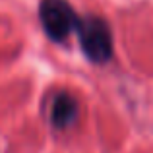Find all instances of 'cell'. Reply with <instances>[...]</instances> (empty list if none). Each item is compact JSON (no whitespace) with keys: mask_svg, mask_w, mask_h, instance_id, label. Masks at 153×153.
I'll return each instance as SVG.
<instances>
[{"mask_svg":"<svg viewBox=\"0 0 153 153\" xmlns=\"http://www.w3.org/2000/svg\"><path fill=\"white\" fill-rule=\"evenodd\" d=\"M79 47L93 64H107L112 58L114 43L108 23L99 16H85L78 25Z\"/></svg>","mask_w":153,"mask_h":153,"instance_id":"cell-1","label":"cell"},{"mask_svg":"<svg viewBox=\"0 0 153 153\" xmlns=\"http://www.w3.org/2000/svg\"><path fill=\"white\" fill-rule=\"evenodd\" d=\"M39 19L45 35L54 43L66 41L79 25V18L68 0H41Z\"/></svg>","mask_w":153,"mask_h":153,"instance_id":"cell-2","label":"cell"},{"mask_svg":"<svg viewBox=\"0 0 153 153\" xmlns=\"http://www.w3.org/2000/svg\"><path fill=\"white\" fill-rule=\"evenodd\" d=\"M78 101L72 97L68 91H56L51 95L49 107H47V116L49 122L58 130H66L78 118Z\"/></svg>","mask_w":153,"mask_h":153,"instance_id":"cell-3","label":"cell"}]
</instances>
